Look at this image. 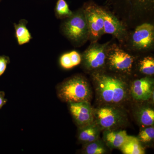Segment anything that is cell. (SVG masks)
Wrapping results in <instances>:
<instances>
[{
	"label": "cell",
	"mask_w": 154,
	"mask_h": 154,
	"mask_svg": "<svg viewBox=\"0 0 154 154\" xmlns=\"http://www.w3.org/2000/svg\"><path fill=\"white\" fill-rule=\"evenodd\" d=\"M99 10L104 19V33L114 36L120 43L128 38V33L125 25L113 13L104 7L99 6Z\"/></svg>",
	"instance_id": "9c48e42d"
},
{
	"label": "cell",
	"mask_w": 154,
	"mask_h": 154,
	"mask_svg": "<svg viewBox=\"0 0 154 154\" xmlns=\"http://www.w3.org/2000/svg\"><path fill=\"white\" fill-rule=\"evenodd\" d=\"M72 64L73 67L77 66L82 63V56L75 51L69 52Z\"/></svg>",
	"instance_id": "603a6c76"
},
{
	"label": "cell",
	"mask_w": 154,
	"mask_h": 154,
	"mask_svg": "<svg viewBox=\"0 0 154 154\" xmlns=\"http://www.w3.org/2000/svg\"><path fill=\"white\" fill-rule=\"evenodd\" d=\"M78 128V140L84 145L100 139V133L102 131L95 120L91 124Z\"/></svg>",
	"instance_id": "9a60e30c"
},
{
	"label": "cell",
	"mask_w": 154,
	"mask_h": 154,
	"mask_svg": "<svg viewBox=\"0 0 154 154\" xmlns=\"http://www.w3.org/2000/svg\"><path fill=\"white\" fill-rule=\"evenodd\" d=\"M131 46L134 50L146 51L153 48L154 26L149 23H143L136 28L130 38Z\"/></svg>",
	"instance_id": "ba28073f"
},
{
	"label": "cell",
	"mask_w": 154,
	"mask_h": 154,
	"mask_svg": "<svg viewBox=\"0 0 154 154\" xmlns=\"http://www.w3.org/2000/svg\"><path fill=\"white\" fill-rule=\"evenodd\" d=\"M119 149L124 154H144L145 153L142 144L135 137L130 136L128 139Z\"/></svg>",
	"instance_id": "e0dca14e"
},
{
	"label": "cell",
	"mask_w": 154,
	"mask_h": 154,
	"mask_svg": "<svg viewBox=\"0 0 154 154\" xmlns=\"http://www.w3.org/2000/svg\"><path fill=\"white\" fill-rule=\"evenodd\" d=\"M10 63V58L5 55L0 56V77L5 72L8 65Z\"/></svg>",
	"instance_id": "cb8c5ba5"
},
{
	"label": "cell",
	"mask_w": 154,
	"mask_h": 154,
	"mask_svg": "<svg viewBox=\"0 0 154 154\" xmlns=\"http://www.w3.org/2000/svg\"><path fill=\"white\" fill-rule=\"evenodd\" d=\"M102 140L110 149H120L130 136L126 131L121 129L103 131Z\"/></svg>",
	"instance_id": "5bb4252c"
},
{
	"label": "cell",
	"mask_w": 154,
	"mask_h": 154,
	"mask_svg": "<svg viewBox=\"0 0 154 154\" xmlns=\"http://www.w3.org/2000/svg\"><path fill=\"white\" fill-rule=\"evenodd\" d=\"M110 42L100 44L97 42L91 44L82 56L83 66L87 71L93 73L106 70L107 48Z\"/></svg>",
	"instance_id": "8992f818"
},
{
	"label": "cell",
	"mask_w": 154,
	"mask_h": 154,
	"mask_svg": "<svg viewBox=\"0 0 154 154\" xmlns=\"http://www.w3.org/2000/svg\"><path fill=\"white\" fill-rule=\"evenodd\" d=\"M99 105L123 107L131 99L128 77L106 70L91 74Z\"/></svg>",
	"instance_id": "6da1fadb"
},
{
	"label": "cell",
	"mask_w": 154,
	"mask_h": 154,
	"mask_svg": "<svg viewBox=\"0 0 154 154\" xmlns=\"http://www.w3.org/2000/svg\"><path fill=\"white\" fill-rule=\"evenodd\" d=\"M136 58L117 44H109L107 48L106 68L111 72L128 77L132 74Z\"/></svg>",
	"instance_id": "5b68a950"
},
{
	"label": "cell",
	"mask_w": 154,
	"mask_h": 154,
	"mask_svg": "<svg viewBox=\"0 0 154 154\" xmlns=\"http://www.w3.org/2000/svg\"><path fill=\"white\" fill-rule=\"evenodd\" d=\"M60 63L63 68L69 69L73 68L69 53L64 54L60 58Z\"/></svg>",
	"instance_id": "7402d4cb"
},
{
	"label": "cell",
	"mask_w": 154,
	"mask_h": 154,
	"mask_svg": "<svg viewBox=\"0 0 154 154\" xmlns=\"http://www.w3.org/2000/svg\"><path fill=\"white\" fill-rule=\"evenodd\" d=\"M84 146L83 152L86 154H105L107 152L108 149L103 140L100 138Z\"/></svg>",
	"instance_id": "ac0fdd59"
},
{
	"label": "cell",
	"mask_w": 154,
	"mask_h": 154,
	"mask_svg": "<svg viewBox=\"0 0 154 154\" xmlns=\"http://www.w3.org/2000/svg\"><path fill=\"white\" fill-rule=\"evenodd\" d=\"M139 72L144 76L152 77L154 74V59L152 56L145 57L137 64Z\"/></svg>",
	"instance_id": "d6986e66"
},
{
	"label": "cell",
	"mask_w": 154,
	"mask_h": 154,
	"mask_svg": "<svg viewBox=\"0 0 154 154\" xmlns=\"http://www.w3.org/2000/svg\"><path fill=\"white\" fill-rule=\"evenodd\" d=\"M61 25L63 34L76 47H80L89 40V28L82 8L73 12Z\"/></svg>",
	"instance_id": "3957f363"
},
{
	"label": "cell",
	"mask_w": 154,
	"mask_h": 154,
	"mask_svg": "<svg viewBox=\"0 0 154 154\" xmlns=\"http://www.w3.org/2000/svg\"><path fill=\"white\" fill-rule=\"evenodd\" d=\"M115 9L132 16L149 14L154 11V0H108Z\"/></svg>",
	"instance_id": "30bf717a"
},
{
	"label": "cell",
	"mask_w": 154,
	"mask_h": 154,
	"mask_svg": "<svg viewBox=\"0 0 154 154\" xmlns=\"http://www.w3.org/2000/svg\"><path fill=\"white\" fill-rule=\"evenodd\" d=\"M54 11L56 17L60 19L69 18L72 15L73 12L70 10L65 0H58L56 4Z\"/></svg>",
	"instance_id": "ffe728a7"
},
{
	"label": "cell",
	"mask_w": 154,
	"mask_h": 154,
	"mask_svg": "<svg viewBox=\"0 0 154 154\" xmlns=\"http://www.w3.org/2000/svg\"><path fill=\"white\" fill-rule=\"evenodd\" d=\"M57 94L61 101L68 104L90 102L93 92L88 80L82 75H77L67 78L59 84Z\"/></svg>",
	"instance_id": "7a4b0ae2"
},
{
	"label": "cell",
	"mask_w": 154,
	"mask_h": 154,
	"mask_svg": "<svg viewBox=\"0 0 154 154\" xmlns=\"http://www.w3.org/2000/svg\"><path fill=\"white\" fill-rule=\"evenodd\" d=\"M5 94L4 91H0V109H2L6 103L8 102V99L5 98Z\"/></svg>",
	"instance_id": "d4e9b609"
},
{
	"label": "cell",
	"mask_w": 154,
	"mask_h": 154,
	"mask_svg": "<svg viewBox=\"0 0 154 154\" xmlns=\"http://www.w3.org/2000/svg\"><path fill=\"white\" fill-rule=\"evenodd\" d=\"M154 79L152 77L144 76L130 82L131 98L137 102L154 100Z\"/></svg>",
	"instance_id": "8fae6325"
},
{
	"label": "cell",
	"mask_w": 154,
	"mask_h": 154,
	"mask_svg": "<svg viewBox=\"0 0 154 154\" xmlns=\"http://www.w3.org/2000/svg\"><path fill=\"white\" fill-rule=\"evenodd\" d=\"M68 105L70 112L78 127L91 124L95 120L94 107L90 102L69 103Z\"/></svg>",
	"instance_id": "7c38bea8"
},
{
	"label": "cell",
	"mask_w": 154,
	"mask_h": 154,
	"mask_svg": "<svg viewBox=\"0 0 154 154\" xmlns=\"http://www.w3.org/2000/svg\"><path fill=\"white\" fill-rule=\"evenodd\" d=\"M89 28V40L91 42H98L104 35V19L99 10V5L93 1L84 4L82 7Z\"/></svg>",
	"instance_id": "52a82bcc"
},
{
	"label": "cell",
	"mask_w": 154,
	"mask_h": 154,
	"mask_svg": "<svg viewBox=\"0 0 154 154\" xmlns=\"http://www.w3.org/2000/svg\"><path fill=\"white\" fill-rule=\"evenodd\" d=\"M137 137L142 144L152 142L154 138V125L142 128Z\"/></svg>",
	"instance_id": "44dd1931"
},
{
	"label": "cell",
	"mask_w": 154,
	"mask_h": 154,
	"mask_svg": "<svg viewBox=\"0 0 154 154\" xmlns=\"http://www.w3.org/2000/svg\"><path fill=\"white\" fill-rule=\"evenodd\" d=\"M27 24L28 21L24 19L20 20L18 24H14L16 37L19 45L28 43L32 38L30 31L27 28Z\"/></svg>",
	"instance_id": "2e32d148"
},
{
	"label": "cell",
	"mask_w": 154,
	"mask_h": 154,
	"mask_svg": "<svg viewBox=\"0 0 154 154\" xmlns=\"http://www.w3.org/2000/svg\"><path fill=\"white\" fill-rule=\"evenodd\" d=\"M147 101L139 103L134 110L136 120L143 128L152 126L154 124V110L152 105Z\"/></svg>",
	"instance_id": "4fadbf2b"
},
{
	"label": "cell",
	"mask_w": 154,
	"mask_h": 154,
	"mask_svg": "<svg viewBox=\"0 0 154 154\" xmlns=\"http://www.w3.org/2000/svg\"><path fill=\"white\" fill-rule=\"evenodd\" d=\"M94 118L102 131L121 129L128 123V116L123 107L99 105L94 108Z\"/></svg>",
	"instance_id": "277c9868"
},
{
	"label": "cell",
	"mask_w": 154,
	"mask_h": 154,
	"mask_svg": "<svg viewBox=\"0 0 154 154\" xmlns=\"http://www.w3.org/2000/svg\"><path fill=\"white\" fill-rule=\"evenodd\" d=\"M0 1H1V0H0Z\"/></svg>",
	"instance_id": "484cf974"
}]
</instances>
